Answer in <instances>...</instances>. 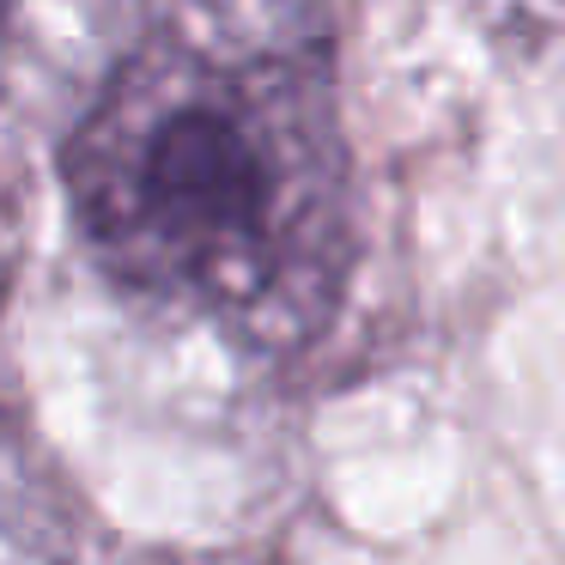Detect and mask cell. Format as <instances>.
Returning a JSON list of instances; mask_svg holds the SVG:
<instances>
[{"instance_id": "obj_2", "label": "cell", "mask_w": 565, "mask_h": 565, "mask_svg": "<svg viewBox=\"0 0 565 565\" xmlns=\"http://www.w3.org/2000/svg\"><path fill=\"white\" fill-rule=\"evenodd\" d=\"M183 565H262V559H249V553H207V559H183Z\"/></svg>"}, {"instance_id": "obj_1", "label": "cell", "mask_w": 565, "mask_h": 565, "mask_svg": "<svg viewBox=\"0 0 565 565\" xmlns=\"http://www.w3.org/2000/svg\"><path fill=\"white\" fill-rule=\"evenodd\" d=\"M67 189L128 292L220 322H286L334 286L341 152L274 62L152 43L67 147Z\"/></svg>"}]
</instances>
